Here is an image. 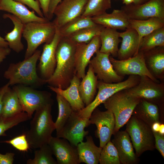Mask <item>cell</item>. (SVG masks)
<instances>
[{"label": "cell", "instance_id": "ee69618b", "mask_svg": "<svg viewBox=\"0 0 164 164\" xmlns=\"http://www.w3.org/2000/svg\"><path fill=\"white\" fill-rule=\"evenodd\" d=\"M44 17L48 19L49 8L51 0H38Z\"/></svg>", "mask_w": 164, "mask_h": 164}, {"label": "cell", "instance_id": "f35d334b", "mask_svg": "<svg viewBox=\"0 0 164 164\" xmlns=\"http://www.w3.org/2000/svg\"><path fill=\"white\" fill-rule=\"evenodd\" d=\"M27 114L22 111L12 117L4 118H0V136H6L5 132L19 123L30 119Z\"/></svg>", "mask_w": 164, "mask_h": 164}, {"label": "cell", "instance_id": "b9f144b4", "mask_svg": "<svg viewBox=\"0 0 164 164\" xmlns=\"http://www.w3.org/2000/svg\"><path fill=\"white\" fill-rule=\"evenodd\" d=\"M155 139V146L164 158V135L160 134L159 132H153Z\"/></svg>", "mask_w": 164, "mask_h": 164}, {"label": "cell", "instance_id": "8992f818", "mask_svg": "<svg viewBox=\"0 0 164 164\" xmlns=\"http://www.w3.org/2000/svg\"><path fill=\"white\" fill-rule=\"evenodd\" d=\"M140 76L130 75L126 80L118 83H107L98 80L97 88L98 91L94 100L83 109L77 112L79 116L89 119L92 112L98 106L103 103L116 93L132 88L139 83Z\"/></svg>", "mask_w": 164, "mask_h": 164}, {"label": "cell", "instance_id": "7bdbcfd3", "mask_svg": "<svg viewBox=\"0 0 164 164\" xmlns=\"http://www.w3.org/2000/svg\"><path fill=\"white\" fill-rule=\"evenodd\" d=\"M14 155L13 152H7L5 154L0 153V164H12Z\"/></svg>", "mask_w": 164, "mask_h": 164}, {"label": "cell", "instance_id": "8fae6325", "mask_svg": "<svg viewBox=\"0 0 164 164\" xmlns=\"http://www.w3.org/2000/svg\"><path fill=\"white\" fill-rule=\"evenodd\" d=\"M89 123L96 125V136L100 141V147L102 148L111 140L114 133L115 120L113 113L107 110L101 111L97 108L94 109L89 119Z\"/></svg>", "mask_w": 164, "mask_h": 164}, {"label": "cell", "instance_id": "8d00e7d4", "mask_svg": "<svg viewBox=\"0 0 164 164\" xmlns=\"http://www.w3.org/2000/svg\"><path fill=\"white\" fill-rule=\"evenodd\" d=\"M33 159H29L27 164H57L53 157V154L48 144H45L34 151Z\"/></svg>", "mask_w": 164, "mask_h": 164}, {"label": "cell", "instance_id": "44dd1931", "mask_svg": "<svg viewBox=\"0 0 164 164\" xmlns=\"http://www.w3.org/2000/svg\"><path fill=\"white\" fill-rule=\"evenodd\" d=\"M96 24L105 28L125 30L129 28L130 19L121 9H114L110 13L105 12L91 17Z\"/></svg>", "mask_w": 164, "mask_h": 164}, {"label": "cell", "instance_id": "f1b7e54d", "mask_svg": "<svg viewBox=\"0 0 164 164\" xmlns=\"http://www.w3.org/2000/svg\"><path fill=\"white\" fill-rule=\"evenodd\" d=\"M23 111L18 96L14 90L9 87L2 98V108L0 117L7 118Z\"/></svg>", "mask_w": 164, "mask_h": 164}, {"label": "cell", "instance_id": "836d02e7", "mask_svg": "<svg viewBox=\"0 0 164 164\" xmlns=\"http://www.w3.org/2000/svg\"><path fill=\"white\" fill-rule=\"evenodd\" d=\"M56 99L58 108V114L55 122L56 133L63 127L73 111L68 102L62 96L56 94Z\"/></svg>", "mask_w": 164, "mask_h": 164}, {"label": "cell", "instance_id": "ac0fdd59", "mask_svg": "<svg viewBox=\"0 0 164 164\" xmlns=\"http://www.w3.org/2000/svg\"><path fill=\"white\" fill-rule=\"evenodd\" d=\"M48 145L57 164H78L77 147L71 145L66 139L52 136Z\"/></svg>", "mask_w": 164, "mask_h": 164}, {"label": "cell", "instance_id": "74e56055", "mask_svg": "<svg viewBox=\"0 0 164 164\" xmlns=\"http://www.w3.org/2000/svg\"><path fill=\"white\" fill-rule=\"evenodd\" d=\"M100 164H120L117 150L110 141L102 148L99 159Z\"/></svg>", "mask_w": 164, "mask_h": 164}, {"label": "cell", "instance_id": "52a82bcc", "mask_svg": "<svg viewBox=\"0 0 164 164\" xmlns=\"http://www.w3.org/2000/svg\"><path fill=\"white\" fill-rule=\"evenodd\" d=\"M126 123V131L130 137L137 157L146 151L155 148L154 137L149 126L135 115L131 117Z\"/></svg>", "mask_w": 164, "mask_h": 164}, {"label": "cell", "instance_id": "d6a6232c", "mask_svg": "<svg viewBox=\"0 0 164 164\" xmlns=\"http://www.w3.org/2000/svg\"><path fill=\"white\" fill-rule=\"evenodd\" d=\"M159 46H164V27L143 37L140 43L139 51L145 52Z\"/></svg>", "mask_w": 164, "mask_h": 164}, {"label": "cell", "instance_id": "7c38bea8", "mask_svg": "<svg viewBox=\"0 0 164 164\" xmlns=\"http://www.w3.org/2000/svg\"><path fill=\"white\" fill-rule=\"evenodd\" d=\"M130 19L144 20L156 17L164 19V0H149L139 5H125L121 9Z\"/></svg>", "mask_w": 164, "mask_h": 164}, {"label": "cell", "instance_id": "d590c367", "mask_svg": "<svg viewBox=\"0 0 164 164\" xmlns=\"http://www.w3.org/2000/svg\"><path fill=\"white\" fill-rule=\"evenodd\" d=\"M111 7V0H88L85 10L81 16L92 17L102 14Z\"/></svg>", "mask_w": 164, "mask_h": 164}, {"label": "cell", "instance_id": "ffe728a7", "mask_svg": "<svg viewBox=\"0 0 164 164\" xmlns=\"http://www.w3.org/2000/svg\"><path fill=\"white\" fill-rule=\"evenodd\" d=\"M0 9L15 16L24 24L33 22H43L50 21L45 18L37 15L33 10H29L24 5L13 0H1Z\"/></svg>", "mask_w": 164, "mask_h": 164}, {"label": "cell", "instance_id": "484cf974", "mask_svg": "<svg viewBox=\"0 0 164 164\" xmlns=\"http://www.w3.org/2000/svg\"><path fill=\"white\" fill-rule=\"evenodd\" d=\"M87 73L80 81L79 91L85 107L94 100L96 93L98 78L90 64Z\"/></svg>", "mask_w": 164, "mask_h": 164}, {"label": "cell", "instance_id": "5b68a950", "mask_svg": "<svg viewBox=\"0 0 164 164\" xmlns=\"http://www.w3.org/2000/svg\"><path fill=\"white\" fill-rule=\"evenodd\" d=\"M56 27L53 22H33L24 24L22 36L26 40L27 47L25 58L32 56L43 43H50L54 36Z\"/></svg>", "mask_w": 164, "mask_h": 164}, {"label": "cell", "instance_id": "f5cc1de1", "mask_svg": "<svg viewBox=\"0 0 164 164\" xmlns=\"http://www.w3.org/2000/svg\"><path fill=\"white\" fill-rule=\"evenodd\" d=\"M134 0H123V3L125 5H128L133 3Z\"/></svg>", "mask_w": 164, "mask_h": 164}, {"label": "cell", "instance_id": "816d5d0a", "mask_svg": "<svg viewBox=\"0 0 164 164\" xmlns=\"http://www.w3.org/2000/svg\"><path fill=\"white\" fill-rule=\"evenodd\" d=\"M159 132L162 135H164V125L160 124V127Z\"/></svg>", "mask_w": 164, "mask_h": 164}, {"label": "cell", "instance_id": "db71d44e", "mask_svg": "<svg viewBox=\"0 0 164 164\" xmlns=\"http://www.w3.org/2000/svg\"><path fill=\"white\" fill-rule=\"evenodd\" d=\"M0 1H1V0H0Z\"/></svg>", "mask_w": 164, "mask_h": 164}, {"label": "cell", "instance_id": "ba28073f", "mask_svg": "<svg viewBox=\"0 0 164 164\" xmlns=\"http://www.w3.org/2000/svg\"><path fill=\"white\" fill-rule=\"evenodd\" d=\"M12 88L18 96L23 111L26 113L30 119L37 110L47 104H53L51 94L48 91L21 84L14 85Z\"/></svg>", "mask_w": 164, "mask_h": 164}, {"label": "cell", "instance_id": "30bf717a", "mask_svg": "<svg viewBox=\"0 0 164 164\" xmlns=\"http://www.w3.org/2000/svg\"><path fill=\"white\" fill-rule=\"evenodd\" d=\"M89 120L81 117L77 112L73 111L62 128L56 133V137L67 140L76 147L88 134V131L85 128L90 125Z\"/></svg>", "mask_w": 164, "mask_h": 164}, {"label": "cell", "instance_id": "4dcf8cb0", "mask_svg": "<svg viewBox=\"0 0 164 164\" xmlns=\"http://www.w3.org/2000/svg\"><path fill=\"white\" fill-rule=\"evenodd\" d=\"M135 108L138 111L135 116L150 127L154 123L159 122V111L156 105L141 99Z\"/></svg>", "mask_w": 164, "mask_h": 164}, {"label": "cell", "instance_id": "603a6c76", "mask_svg": "<svg viewBox=\"0 0 164 164\" xmlns=\"http://www.w3.org/2000/svg\"><path fill=\"white\" fill-rule=\"evenodd\" d=\"M80 82V79L75 74L69 86L65 89H62L50 86H48V87L56 94L64 97L70 104L73 111L78 112L85 107L79 91Z\"/></svg>", "mask_w": 164, "mask_h": 164}, {"label": "cell", "instance_id": "60d3db41", "mask_svg": "<svg viewBox=\"0 0 164 164\" xmlns=\"http://www.w3.org/2000/svg\"><path fill=\"white\" fill-rule=\"evenodd\" d=\"M15 1L26 5L32 9L38 15L43 18L44 17L43 13L41 10L39 3L38 0H13Z\"/></svg>", "mask_w": 164, "mask_h": 164}, {"label": "cell", "instance_id": "277c9868", "mask_svg": "<svg viewBox=\"0 0 164 164\" xmlns=\"http://www.w3.org/2000/svg\"><path fill=\"white\" fill-rule=\"evenodd\" d=\"M141 99L131 95L125 89L116 93L103 103L105 108L114 114V133L127 122Z\"/></svg>", "mask_w": 164, "mask_h": 164}, {"label": "cell", "instance_id": "7a4b0ae2", "mask_svg": "<svg viewBox=\"0 0 164 164\" xmlns=\"http://www.w3.org/2000/svg\"><path fill=\"white\" fill-rule=\"evenodd\" d=\"M42 51L37 50L29 57L16 63H11L3 74L10 86L21 84L40 86L46 83L37 72L36 64Z\"/></svg>", "mask_w": 164, "mask_h": 164}, {"label": "cell", "instance_id": "5bb4252c", "mask_svg": "<svg viewBox=\"0 0 164 164\" xmlns=\"http://www.w3.org/2000/svg\"><path fill=\"white\" fill-rule=\"evenodd\" d=\"M88 0H62L56 7L53 21L59 28L71 20L82 15Z\"/></svg>", "mask_w": 164, "mask_h": 164}, {"label": "cell", "instance_id": "f907efd6", "mask_svg": "<svg viewBox=\"0 0 164 164\" xmlns=\"http://www.w3.org/2000/svg\"><path fill=\"white\" fill-rule=\"evenodd\" d=\"M149 0H134L133 4L135 5H139L144 4Z\"/></svg>", "mask_w": 164, "mask_h": 164}, {"label": "cell", "instance_id": "e575fe53", "mask_svg": "<svg viewBox=\"0 0 164 164\" xmlns=\"http://www.w3.org/2000/svg\"><path fill=\"white\" fill-rule=\"evenodd\" d=\"M104 27L96 24L95 25L81 29L72 34L69 37L77 43H87L95 36L99 35Z\"/></svg>", "mask_w": 164, "mask_h": 164}, {"label": "cell", "instance_id": "bcb514c9", "mask_svg": "<svg viewBox=\"0 0 164 164\" xmlns=\"http://www.w3.org/2000/svg\"><path fill=\"white\" fill-rule=\"evenodd\" d=\"M11 49L9 47H0V64L10 53Z\"/></svg>", "mask_w": 164, "mask_h": 164}, {"label": "cell", "instance_id": "7dc6e473", "mask_svg": "<svg viewBox=\"0 0 164 164\" xmlns=\"http://www.w3.org/2000/svg\"><path fill=\"white\" fill-rule=\"evenodd\" d=\"M10 86L8 83L0 87V118L1 116L2 108V98L5 91Z\"/></svg>", "mask_w": 164, "mask_h": 164}, {"label": "cell", "instance_id": "4fadbf2b", "mask_svg": "<svg viewBox=\"0 0 164 164\" xmlns=\"http://www.w3.org/2000/svg\"><path fill=\"white\" fill-rule=\"evenodd\" d=\"M61 36L58 29L56 27V32L52 41L45 43L43 46L39 60L38 69L40 77L46 81L53 75L56 68V51Z\"/></svg>", "mask_w": 164, "mask_h": 164}, {"label": "cell", "instance_id": "c3c4849f", "mask_svg": "<svg viewBox=\"0 0 164 164\" xmlns=\"http://www.w3.org/2000/svg\"><path fill=\"white\" fill-rule=\"evenodd\" d=\"M160 124L159 122H156L154 123L151 126V128L153 132H159Z\"/></svg>", "mask_w": 164, "mask_h": 164}, {"label": "cell", "instance_id": "9a60e30c", "mask_svg": "<svg viewBox=\"0 0 164 164\" xmlns=\"http://www.w3.org/2000/svg\"><path fill=\"white\" fill-rule=\"evenodd\" d=\"M101 46L99 35L94 37L87 43L77 44L74 55L75 72L80 79L85 76L86 67L94 54L99 50Z\"/></svg>", "mask_w": 164, "mask_h": 164}, {"label": "cell", "instance_id": "ab89813d", "mask_svg": "<svg viewBox=\"0 0 164 164\" xmlns=\"http://www.w3.org/2000/svg\"><path fill=\"white\" fill-rule=\"evenodd\" d=\"M11 145L17 150L22 152H27L29 149V145L26 134L17 136L10 140L0 142Z\"/></svg>", "mask_w": 164, "mask_h": 164}, {"label": "cell", "instance_id": "11a10c76", "mask_svg": "<svg viewBox=\"0 0 164 164\" xmlns=\"http://www.w3.org/2000/svg\"></svg>", "mask_w": 164, "mask_h": 164}, {"label": "cell", "instance_id": "d4e9b609", "mask_svg": "<svg viewBox=\"0 0 164 164\" xmlns=\"http://www.w3.org/2000/svg\"><path fill=\"white\" fill-rule=\"evenodd\" d=\"M3 17L9 19L14 25L13 29L6 34L4 39L11 50L19 53L23 50L24 48L21 40L24 24L18 17L10 13L4 14Z\"/></svg>", "mask_w": 164, "mask_h": 164}, {"label": "cell", "instance_id": "f6af8a7d", "mask_svg": "<svg viewBox=\"0 0 164 164\" xmlns=\"http://www.w3.org/2000/svg\"><path fill=\"white\" fill-rule=\"evenodd\" d=\"M62 0H51L49 8V14L48 19L50 21L53 17V12L56 6Z\"/></svg>", "mask_w": 164, "mask_h": 164}, {"label": "cell", "instance_id": "681fc988", "mask_svg": "<svg viewBox=\"0 0 164 164\" xmlns=\"http://www.w3.org/2000/svg\"><path fill=\"white\" fill-rule=\"evenodd\" d=\"M0 47L3 48L8 47V43L5 40L4 38L0 36Z\"/></svg>", "mask_w": 164, "mask_h": 164}, {"label": "cell", "instance_id": "83f0119b", "mask_svg": "<svg viewBox=\"0 0 164 164\" xmlns=\"http://www.w3.org/2000/svg\"><path fill=\"white\" fill-rule=\"evenodd\" d=\"M119 33L116 29L104 27L99 35L101 41L100 51L117 56L118 45L121 42Z\"/></svg>", "mask_w": 164, "mask_h": 164}, {"label": "cell", "instance_id": "cb8c5ba5", "mask_svg": "<svg viewBox=\"0 0 164 164\" xmlns=\"http://www.w3.org/2000/svg\"><path fill=\"white\" fill-rule=\"evenodd\" d=\"M86 138V142H80L76 146L79 163L98 164L102 148L95 145L91 135H87Z\"/></svg>", "mask_w": 164, "mask_h": 164}, {"label": "cell", "instance_id": "1f68e13d", "mask_svg": "<svg viewBox=\"0 0 164 164\" xmlns=\"http://www.w3.org/2000/svg\"><path fill=\"white\" fill-rule=\"evenodd\" d=\"M96 24L91 17H83L81 16L71 20L58 28L61 37H68L81 29L92 26Z\"/></svg>", "mask_w": 164, "mask_h": 164}, {"label": "cell", "instance_id": "6da1fadb", "mask_svg": "<svg viewBox=\"0 0 164 164\" xmlns=\"http://www.w3.org/2000/svg\"><path fill=\"white\" fill-rule=\"evenodd\" d=\"M77 43L68 37H63L56 51V64L52 77L46 81L50 86L64 89L75 74L74 55Z\"/></svg>", "mask_w": 164, "mask_h": 164}, {"label": "cell", "instance_id": "4316f807", "mask_svg": "<svg viewBox=\"0 0 164 164\" xmlns=\"http://www.w3.org/2000/svg\"><path fill=\"white\" fill-rule=\"evenodd\" d=\"M145 63L148 69L156 78L163 77L164 72V46L157 47L148 51L143 52Z\"/></svg>", "mask_w": 164, "mask_h": 164}, {"label": "cell", "instance_id": "e0dca14e", "mask_svg": "<svg viewBox=\"0 0 164 164\" xmlns=\"http://www.w3.org/2000/svg\"><path fill=\"white\" fill-rule=\"evenodd\" d=\"M164 85L156 83L146 76H140L138 83L126 89L131 95L136 97L151 101L160 100L164 95Z\"/></svg>", "mask_w": 164, "mask_h": 164}, {"label": "cell", "instance_id": "9c48e42d", "mask_svg": "<svg viewBox=\"0 0 164 164\" xmlns=\"http://www.w3.org/2000/svg\"><path fill=\"white\" fill-rule=\"evenodd\" d=\"M109 59L114 70L119 75L123 77L127 75L146 76L154 81L160 83L148 69L142 51H139L135 55L124 60H117L110 56Z\"/></svg>", "mask_w": 164, "mask_h": 164}, {"label": "cell", "instance_id": "f546056e", "mask_svg": "<svg viewBox=\"0 0 164 164\" xmlns=\"http://www.w3.org/2000/svg\"><path fill=\"white\" fill-rule=\"evenodd\" d=\"M164 27V19L158 18H152L144 20H129V27L134 29L137 32L140 42L143 37Z\"/></svg>", "mask_w": 164, "mask_h": 164}, {"label": "cell", "instance_id": "d6986e66", "mask_svg": "<svg viewBox=\"0 0 164 164\" xmlns=\"http://www.w3.org/2000/svg\"><path fill=\"white\" fill-rule=\"evenodd\" d=\"M111 141L115 147L121 163L133 164L137 161L130 137L126 131H118L114 133Z\"/></svg>", "mask_w": 164, "mask_h": 164}, {"label": "cell", "instance_id": "7402d4cb", "mask_svg": "<svg viewBox=\"0 0 164 164\" xmlns=\"http://www.w3.org/2000/svg\"><path fill=\"white\" fill-rule=\"evenodd\" d=\"M122 38L118 57L119 60H124L137 54L139 52L140 40L138 34L133 29L128 28L124 32H119Z\"/></svg>", "mask_w": 164, "mask_h": 164}, {"label": "cell", "instance_id": "2e32d148", "mask_svg": "<svg viewBox=\"0 0 164 164\" xmlns=\"http://www.w3.org/2000/svg\"><path fill=\"white\" fill-rule=\"evenodd\" d=\"M91 59L89 64L91 66L98 79L107 83H118L122 81L124 77L118 75L114 69L111 63L110 54L101 52L99 50Z\"/></svg>", "mask_w": 164, "mask_h": 164}, {"label": "cell", "instance_id": "3957f363", "mask_svg": "<svg viewBox=\"0 0 164 164\" xmlns=\"http://www.w3.org/2000/svg\"><path fill=\"white\" fill-rule=\"evenodd\" d=\"M52 104L46 105L35 111L30 123L29 129L26 134L29 146L38 149L48 144L56 129L51 114Z\"/></svg>", "mask_w": 164, "mask_h": 164}]
</instances>
